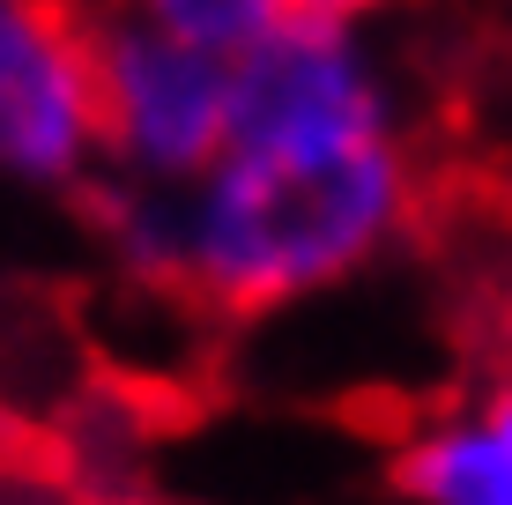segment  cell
<instances>
[{"label":"cell","instance_id":"6da1fadb","mask_svg":"<svg viewBox=\"0 0 512 505\" xmlns=\"http://www.w3.org/2000/svg\"><path fill=\"white\" fill-rule=\"evenodd\" d=\"M423 194L409 134L297 142L238 134L186 194H104V231L119 260L179 298L253 320L327 298L394 253Z\"/></svg>","mask_w":512,"mask_h":505},{"label":"cell","instance_id":"7a4b0ae2","mask_svg":"<svg viewBox=\"0 0 512 505\" xmlns=\"http://www.w3.org/2000/svg\"><path fill=\"white\" fill-rule=\"evenodd\" d=\"M97 112L112 186L186 194L231 142V60L112 8L97 15Z\"/></svg>","mask_w":512,"mask_h":505},{"label":"cell","instance_id":"3957f363","mask_svg":"<svg viewBox=\"0 0 512 505\" xmlns=\"http://www.w3.org/2000/svg\"><path fill=\"white\" fill-rule=\"evenodd\" d=\"M97 171V15L82 0H0V186L75 194Z\"/></svg>","mask_w":512,"mask_h":505},{"label":"cell","instance_id":"277c9868","mask_svg":"<svg viewBox=\"0 0 512 505\" xmlns=\"http://www.w3.org/2000/svg\"><path fill=\"white\" fill-rule=\"evenodd\" d=\"M127 15H141L149 30H164V38L179 45H201L216 52V60H245L268 30L290 23V0H119Z\"/></svg>","mask_w":512,"mask_h":505},{"label":"cell","instance_id":"5b68a950","mask_svg":"<svg viewBox=\"0 0 512 505\" xmlns=\"http://www.w3.org/2000/svg\"><path fill=\"white\" fill-rule=\"evenodd\" d=\"M297 15H327V23H372L386 8H416V0H290Z\"/></svg>","mask_w":512,"mask_h":505},{"label":"cell","instance_id":"8992f818","mask_svg":"<svg viewBox=\"0 0 512 505\" xmlns=\"http://www.w3.org/2000/svg\"><path fill=\"white\" fill-rule=\"evenodd\" d=\"M468 409H475V416H483V424H490V431H498V439H505V446H512V364H505V372H498V379H490V387H483V394H475V402H468Z\"/></svg>","mask_w":512,"mask_h":505},{"label":"cell","instance_id":"52a82bcc","mask_svg":"<svg viewBox=\"0 0 512 505\" xmlns=\"http://www.w3.org/2000/svg\"><path fill=\"white\" fill-rule=\"evenodd\" d=\"M0 461H8V409H0Z\"/></svg>","mask_w":512,"mask_h":505}]
</instances>
